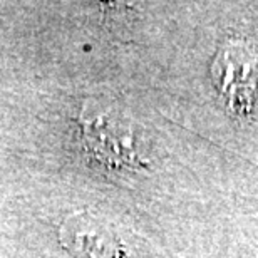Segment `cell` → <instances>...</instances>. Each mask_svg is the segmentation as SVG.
<instances>
[{
    "instance_id": "6da1fadb",
    "label": "cell",
    "mask_w": 258,
    "mask_h": 258,
    "mask_svg": "<svg viewBox=\"0 0 258 258\" xmlns=\"http://www.w3.org/2000/svg\"><path fill=\"white\" fill-rule=\"evenodd\" d=\"M59 240L76 258H129L119 238L86 213L66 218L59 228Z\"/></svg>"
}]
</instances>
